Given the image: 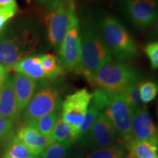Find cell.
<instances>
[{
    "mask_svg": "<svg viewBox=\"0 0 158 158\" xmlns=\"http://www.w3.org/2000/svg\"><path fill=\"white\" fill-rule=\"evenodd\" d=\"M40 42L36 27L27 20H15L0 31V64L10 70L34 53Z\"/></svg>",
    "mask_w": 158,
    "mask_h": 158,
    "instance_id": "obj_1",
    "label": "cell"
},
{
    "mask_svg": "<svg viewBox=\"0 0 158 158\" xmlns=\"http://www.w3.org/2000/svg\"><path fill=\"white\" fill-rule=\"evenodd\" d=\"M81 33V64L79 74L87 78L113 60L100 27L92 21L83 22Z\"/></svg>",
    "mask_w": 158,
    "mask_h": 158,
    "instance_id": "obj_2",
    "label": "cell"
},
{
    "mask_svg": "<svg viewBox=\"0 0 158 158\" xmlns=\"http://www.w3.org/2000/svg\"><path fill=\"white\" fill-rule=\"evenodd\" d=\"M99 27L112 56L127 61L138 56L139 50L135 39L116 18L105 15L100 19Z\"/></svg>",
    "mask_w": 158,
    "mask_h": 158,
    "instance_id": "obj_3",
    "label": "cell"
},
{
    "mask_svg": "<svg viewBox=\"0 0 158 158\" xmlns=\"http://www.w3.org/2000/svg\"><path fill=\"white\" fill-rule=\"evenodd\" d=\"M92 86L110 94L123 93L128 86L139 81V73L123 62H110L86 79Z\"/></svg>",
    "mask_w": 158,
    "mask_h": 158,
    "instance_id": "obj_4",
    "label": "cell"
},
{
    "mask_svg": "<svg viewBox=\"0 0 158 158\" xmlns=\"http://www.w3.org/2000/svg\"><path fill=\"white\" fill-rule=\"evenodd\" d=\"M77 15L76 0H51L46 4L45 23L48 42L59 51L72 19Z\"/></svg>",
    "mask_w": 158,
    "mask_h": 158,
    "instance_id": "obj_5",
    "label": "cell"
},
{
    "mask_svg": "<svg viewBox=\"0 0 158 158\" xmlns=\"http://www.w3.org/2000/svg\"><path fill=\"white\" fill-rule=\"evenodd\" d=\"M103 113L115 127L120 142L127 146L133 139L132 120L133 111L123 94H111Z\"/></svg>",
    "mask_w": 158,
    "mask_h": 158,
    "instance_id": "obj_6",
    "label": "cell"
},
{
    "mask_svg": "<svg viewBox=\"0 0 158 158\" xmlns=\"http://www.w3.org/2000/svg\"><path fill=\"white\" fill-rule=\"evenodd\" d=\"M62 103L58 89L46 84L34 94L23 110L21 115L23 126L51 113Z\"/></svg>",
    "mask_w": 158,
    "mask_h": 158,
    "instance_id": "obj_7",
    "label": "cell"
},
{
    "mask_svg": "<svg viewBox=\"0 0 158 158\" xmlns=\"http://www.w3.org/2000/svg\"><path fill=\"white\" fill-rule=\"evenodd\" d=\"M92 98V93L86 89H81L67 96L62 104V118L70 126L78 138Z\"/></svg>",
    "mask_w": 158,
    "mask_h": 158,
    "instance_id": "obj_8",
    "label": "cell"
},
{
    "mask_svg": "<svg viewBox=\"0 0 158 158\" xmlns=\"http://www.w3.org/2000/svg\"><path fill=\"white\" fill-rule=\"evenodd\" d=\"M59 61L64 70L79 74L81 64V33L78 15L72 19L59 49Z\"/></svg>",
    "mask_w": 158,
    "mask_h": 158,
    "instance_id": "obj_9",
    "label": "cell"
},
{
    "mask_svg": "<svg viewBox=\"0 0 158 158\" xmlns=\"http://www.w3.org/2000/svg\"><path fill=\"white\" fill-rule=\"evenodd\" d=\"M78 142L81 147L87 148L92 151L109 147L120 142V140L113 124L102 112L99 115L89 132L79 138Z\"/></svg>",
    "mask_w": 158,
    "mask_h": 158,
    "instance_id": "obj_10",
    "label": "cell"
},
{
    "mask_svg": "<svg viewBox=\"0 0 158 158\" xmlns=\"http://www.w3.org/2000/svg\"><path fill=\"white\" fill-rule=\"evenodd\" d=\"M127 16L135 27L145 29L151 27L158 16V0H127Z\"/></svg>",
    "mask_w": 158,
    "mask_h": 158,
    "instance_id": "obj_11",
    "label": "cell"
},
{
    "mask_svg": "<svg viewBox=\"0 0 158 158\" xmlns=\"http://www.w3.org/2000/svg\"><path fill=\"white\" fill-rule=\"evenodd\" d=\"M132 133L133 139L152 142L158 147V128L154 123L147 108L133 113Z\"/></svg>",
    "mask_w": 158,
    "mask_h": 158,
    "instance_id": "obj_12",
    "label": "cell"
},
{
    "mask_svg": "<svg viewBox=\"0 0 158 158\" xmlns=\"http://www.w3.org/2000/svg\"><path fill=\"white\" fill-rule=\"evenodd\" d=\"M17 138L23 142L35 156L40 155L53 143L51 137L43 135L36 128L29 124L20 128L18 131Z\"/></svg>",
    "mask_w": 158,
    "mask_h": 158,
    "instance_id": "obj_13",
    "label": "cell"
},
{
    "mask_svg": "<svg viewBox=\"0 0 158 158\" xmlns=\"http://www.w3.org/2000/svg\"><path fill=\"white\" fill-rule=\"evenodd\" d=\"M13 76H8L0 89V115L13 122L19 116Z\"/></svg>",
    "mask_w": 158,
    "mask_h": 158,
    "instance_id": "obj_14",
    "label": "cell"
},
{
    "mask_svg": "<svg viewBox=\"0 0 158 158\" xmlns=\"http://www.w3.org/2000/svg\"><path fill=\"white\" fill-rule=\"evenodd\" d=\"M13 81L18 108L21 113L34 96L37 87V81L35 79L17 73L13 76Z\"/></svg>",
    "mask_w": 158,
    "mask_h": 158,
    "instance_id": "obj_15",
    "label": "cell"
},
{
    "mask_svg": "<svg viewBox=\"0 0 158 158\" xmlns=\"http://www.w3.org/2000/svg\"><path fill=\"white\" fill-rule=\"evenodd\" d=\"M13 70L17 73L24 75L35 80L46 78L40 64L39 56H29L21 59L13 66Z\"/></svg>",
    "mask_w": 158,
    "mask_h": 158,
    "instance_id": "obj_16",
    "label": "cell"
},
{
    "mask_svg": "<svg viewBox=\"0 0 158 158\" xmlns=\"http://www.w3.org/2000/svg\"><path fill=\"white\" fill-rule=\"evenodd\" d=\"M126 148L130 158H158V147L152 142L132 139Z\"/></svg>",
    "mask_w": 158,
    "mask_h": 158,
    "instance_id": "obj_17",
    "label": "cell"
},
{
    "mask_svg": "<svg viewBox=\"0 0 158 158\" xmlns=\"http://www.w3.org/2000/svg\"><path fill=\"white\" fill-rule=\"evenodd\" d=\"M61 116H62V105L58 106L51 113L31 122L28 124L36 128L43 135L51 138V134L55 124Z\"/></svg>",
    "mask_w": 158,
    "mask_h": 158,
    "instance_id": "obj_18",
    "label": "cell"
},
{
    "mask_svg": "<svg viewBox=\"0 0 158 158\" xmlns=\"http://www.w3.org/2000/svg\"><path fill=\"white\" fill-rule=\"evenodd\" d=\"M51 138L53 142L72 144V145L77 143L78 140L70 126L66 123L62 117L59 118L55 124L51 134Z\"/></svg>",
    "mask_w": 158,
    "mask_h": 158,
    "instance_id": "obj_19",
    "label": "cell"
},
{
    "mask_svg": "<svg viewBox=\"0 0 158 158\" xmlns=\"http://www.w3.org/2000/svg\"><path fill=\"white\" fill-rule=\"evenodd\" d=\"M39 56L41 66L47 79H55L63 73L64 69L60 61L54 54H45Z\"/></svg>",
    "mask_w": 158,
    "mask_h": 158,
    "instance_id": "obj_20",
    "label": "cell"
},
{
    "mask_svg": "<svg viewBox=\"0 0 158 158\" xmlns=\"http://www.w3.org/2000/svg\"><path fill=\"white\" fill-rule=\"evenodd\" d=\"M127 152L126 146L118 142L109 147L92 150L85 158H123Z\"/></svg>",
    "mask_w": 158,
    "mask_h": 158,
    "instance_id": "obj_21",
    "label": "cell"
},
{
    "mask_svg": "<svg viewBox=\"0 0 158 158\" xmlns=\"http://www.w3.org/2000/svg\"><path fill=\"white\" fill-rule=\"evenodd\" d=\"M4 157L6 158H35L34 154L28 149L17 136L10 138L5 152Z\"/></svg>",
    "mask_w": 158,
    "mask_h": 158,
    "instance_id": "obj_22",
    "label": "cell"
},
{
    "mask_svg": "<svg viewBox=\"0 0 158 158\" xmlns=\"http://www.w3.org/2000/svg\"><path fill=\"white\" fill-rule=\"evenodd\" d=\"M141 81L135 82L126 89L123 92V95L126 101L129 104L133 113L136 110L147 108V104L142 101L139 91V84Z\"/></svg>",
    "mask_w": 158,
    "mask_h": 158,
    "instance_id": "obj_23",
    "label": "cell"
},
{
    "mask_svg": "<svg viewBox=\"0 0 158 158\" xmlns=\"http://www.w3.org/2000/svg\"><path fill=\"white\" fill-rule=\"evenodd\" d=\"M73 146L72 144L53 142L40 156L41 158H66Z\"/></svg>",
    "mask_w": 158,
    "mask_h": 158,
    "instance_id": "obj_24",
    "label": "cell"
},
{
    "mask_svg": "<svg viewBox=\"0 0 158 158\" xmlns=\"http://www.w3.org/2000/svg\"><path fill=\"white\" fill-rule=\"evenodd\" d=\"M102 112L103 111L101 110V108H99L97 105L94 104L92 102H90V106L89 107L87 114H86V117H85L82 127L81 128L80 133H79V138L84 137L89 132V130H91L92 126H93L94 122H96L99 115L102 113Z\"/></svg>",
    "mask_w": 158,
    "mask_h": 158,
    "instance_id": "obj_25",
    "label": "cell"
},
{
    "mask_svg": "<svg viewBox=\"0 0 158 158\" xmlns=\"http://www.w3.org/2000/svg\"><path fill=\"white\" fill-rule=\"evenodd\" d=\"M141 98L145 104L152 102L158 94V84L154 81H144L139 84Z\"/></svg>",
    "mask_w": 158,
    "mask_h": 158,
    "instance_id": "obj_26",
    "label": "cell"
},
{
    "mask_svg": "<svg viewBox=\"0 0 158 158\" xmlns=\"http://www.w3.org/2000/svg\"><path fill=\"white\" fill-rule=\"evenodd\" d=\"M144 52L149 59L151 68L158 69V40L150 42L144 47Z\"/></svg>",
    "mask_w": 158,
    "mask_h": 158,
    "instance_id": "obj_27",
    "label": "cell"
},
{
    "mask_svg": "<svg viewBox=\"0 0 158 158\" xmlns=\"http://www.w3.org/2000/svg\"><path fill=\"white\" fill-rule=\"evenodd\" d=\"M18 10V5L0 7V31L5 28L7 21L13 17Z\"/></svg>",
    "mask_w": 158,
    "mask_h": 158,
    "instance_id": "obj_28",
    "label": "cell"
},
{
    "mask_svg": "<svg viewBox=\"0 0 158 158\" xmlns=\"http://www.w3.org/2000/svg\"><path fill=\"white\" fill-rule=\"evenodd\" d=\"M12 127L13 123L10 120L0 115V142L9 135L11 132Z\"/></svg>",
    "mask_w": 158,
    "mask_h": 158,
    "instance_id": "obj_29",
    "label": "cell"
},
{
    "mask_svg": "<svg viewBox=\"0 0 158 158\" xmlns=\"http://www.w3.org/2000/svg\"><path fill=\"white\" fill-rule=\"evenodd\" d=\"M9 5H17L15 0H0V7Z\"/></svg>",
    "mask_w": 158,
    "mask_h": 158,
    "instance_id": "obj_30",
    "label": "cell"
},
{
    "mask_svg": "<svg viewBox=\"0 0 158 158\" xmlns=\"http://www.w3.org/2000/svg\"><path fill=\"white\" fill-rule=\"evenodd\" d=\"M8 71H7V72H5V73H2L0 74V89H1L2 87V86L5 84L6 79H7V76H8Z\"/></svg>",
    "mask_w": 158,
    "mask_h": 158,
    "instance_id": "obj_31",
    "label": "cell"
},
{
    "mask_svg": "<svg viewBox=\"0 0 158 158\" xmlns=\"http://www.w3.org/2000/svg\"><path fill=\"white\" fill-rule=\"evenodd\" d=\"M66 158H80L77 152H72L70 151L68 155L67 156Z\"/></svg>",
    "mask_w": 158,
    "mask_h": 158,
    "instance_id": "obj_32",
    "label": "cell"
},
{
    "mask_svg": "<svg viewBox=\"0 0 158 158\" xmlns=\"http://www.w3.org/2000/svg\"><path fill=\"white\" fill-rule=\"evenodd\" d=\"M154 33L156 36L158 37V16L157 18V20L155 22V29H154Z\"/></svg>",
    "mask_w": 158,
    "mask_h": 158,
    "instance_id": "obj_33",
    "label": "cell"
},
{
    "mask_svg": "<svg viewBox=\"0 0 158 158\" xmlns=\"http://www.w3.org/2000/svg\"><path fill=\"white\" fill-rule=\"evenodd\" d=\"M36 2L38 4V5H45V4H47L49 1L51 0H35Z\"/></svg>",
    "mask_w": 158,
    "mask_h": 158,
    "instance_id": "obj_34",
    "label": "cell"
},
{
    "mask_svg": "<svg viewBox=\"0 0 158 158\" xmlns=\"http://www.w3.org/2000/svg\"><path fill=\"white\" fill-rule=\"evenodd\" d=\"M6 71H8V70L6 69V68L4 66V65L0 64V73H5Z\"/></svg>",
    "mask_w": 158,
    "mask_h": 158,
    "instance_id": "obj_35",
    "label": "cell"
},
{
    "mask_svg": "<svg viewBox=\"0 0 158 158\" xmlns=\"http://www.w3.org/2000/svg\"><path fill=\"white\" fill-rule=\"evenodd\" d=\"M35 158H41V157H40V156H37V157Z\"/></svg>",
    "mask_w": 158,
    "mask_h": 158,
    "instance_id": "obj_36",
    "label": "cell"
},
{
    "mask_svg": "<svg viewBox=\"0 0 158 158\" xmlns=\"http://www.w3.org/2000/svg\"><path fill=\"white\" fill-rule=\"evenodd\" d=\"M157 117H158V105H157Z\"/></svg>",
    "mask_w": 158,
    "mask_h": 158,
    "instance_id": "obj_37",
    "label": "cell"
},
{
    "mask_svg": "<svg viewBox=\"0 0 158 158\" xmlns=\"http://www.w3.org/2000/svg\"><path fill=\"white\" fill-rule=\"evenodd\" d=\"M123 158H130V157L127 156V157H123Z\"/></svg>",
    "mask_w": 158,
    "mask_h": 158,
    "instance_id": "obj_38",
    "label": "cell"
},
{
    "mask_svg": "<svg viewBox=\"0 0 158 158\" xmlns=\"http://www.w3.org/2000/svg\"><path fill=\"white\" fill-rule=\"evenodd\" d=\"M6 72H7V71H6ZM1 73H0V74H1Z\"/></svg>",
    "mask_w": 158,
    "mask_h": 158,
    "instance_id": "obj_39",
    "label": "cell"
},
{
    "mask_svg": "<svg viewBox=\"0 0 158 158\" xmlns=\"http://www.w3.org/2000/svg\"><path fill=\"white\" fill-rule=\"evenodd\" d=\"M4 158H6V157H4Z\"/></svg>",
    "mask_w": 158,
    "mask_h": 158,
    "instance_id": "obj_40",
    "label": "cell"
}]
</instances>
